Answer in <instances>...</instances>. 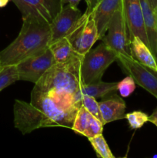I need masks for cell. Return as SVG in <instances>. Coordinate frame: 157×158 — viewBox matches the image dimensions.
<instances>
[{
	"mask_svg": "<svg viewBox=\"0 0 157 158\" xmlns=\"http://www.w3.org/2000/svg\"><path fill=\"white\" fill-rule=\"evenodd\" d=\"M88 140L95 151L97 157L101 158H115V156L112 154L103 134L88 138Z\"/></svg>",
	"mask_w": 157,
	"mask_h": 158,
	"instance_id": "ffe728a7",
	"label": "cell"
},
{
	"mask_svg": "<svg viewBox=\"0 0 157 158\" xmlns=\"http://www.w3.org/2000/svg\"><path fill=\"white\" fill-rule=\"evenodd\" d=\"M83 13L78 8L66 4L50 23V45L60 39L66 37L72 31Z\"/></svg>",
	"mask_w": 157,
	"mask_h": 158,
	"instance_id": "7c38bea8",
	"label": "cell"
},
{
	"mask_svg": "<svg viewBox=\"0 0 157 158\" xmlns=\"http://www.w3.org/2000/svg\"><path fill=\"white\" fill-rule=\"evenodd\" d=\"M13 113L15 127L22 134H29L38 128L49 127L46 117L30 102L15 100Z\"/></svg>",
	"mask_w": 157,
	"mask_h": 158,
	"instance_id": "ba28073f",
	"label": "cell"
},
{
	"mask_svg": "<svg viewBox=\"0 0 157 158\" xmlns=\"http://www.w3.org/2000/svg\"><path fill=\"white\" fill-rule=\"evenodd\" d=\"M87 5V9L86 11H89V12H92V11L95 9V8L96 7L97 5L99 4V2H100V0H85Z\"/></svg>",
	"mask_w": 157,
	"mask_h": 158,
	"instance_id": "d4e9b609",
	"label": "cell"
},
{
	"mask_svg": "<svg viewBox=\"0 0 157 158\" xmlns=\"http://www.w3.org/2000/svg\"><path fill=\"white\" fill-rule=\"evenodd\" d=\"M130 52L132 58L142 64L157 71V63L149 46L138 36L130 41Z\"/></svg>",
	"mask_w": 157,
	"mask_h": 158,
	"instance_id": "ac0fdd59",
	"label": "cell"
},
{
	"mask_svg": "<svg viewBox=\"0 0 157 158\" xmlns=\"http://www.w3.org/2000/svg\"><path fill=\"white\" fill-rule=\"evenodd\" d=\"M103 127L104 124L101 120L92 115L83 106H80L71 129L75 134L90 138L103 134Z\"/></svg>",
	"mask_w": 157,
	"mask_h": 158,
	"instance_id": "4fadbf2b",
	"label": "cell"
},
{
	"mask_svg": "<svg viewBox=\"0 0 157 158\" xmlns=\"http://www.w3.org/2000/svg\"><path fill=\"white\" fill-rule=\"evenodd\" d=\"M152 10L157 14V0H147Z\"/></svg>",
	"mask_w": 157,
	"mask_h": 158,
	"instance_id": "83f0119b",
	"label": "cell"
},
{
	"mask_svg": "<svg viewBox=\"0 0 157 158\" xmlns=\"http://www.w3.org/2000/svg\"><path fill=\"white\" fill-rule=\"evenodd\" d=\"M102 41L118 55L132 56L130 42L122 5L112 15Z\"/></svg>",
	"mask_w": 157,
	"mask_h": 158,
	"instance_id": "8992f818",
	"label": "cell"
},
{
	"mask_svg": "<svg viewBox=\"0 0 157 158\" xmlns=\"http://www.w3.org/2000/svg\"><path fill=\"white\" fill-rule=\"evenodd\" d=\"M18 80L16 66H8L0 69V92Z\"/></svg>",
	"mask_w": 157,
	"mask_h": 158,
	"instance_id": "44dd1931",
	"label": "cell"
},
{
	"mask_svg": "<svg viewBox=\"0 0 157 158\" xmlns=\"http://www.w3.org/2000/svg\"><path fill=\"white\" fill-rule=\"evenodd\" d=\"M117 60V54L103 42L83 56L81 79L83 85L101 81L107 68Z\"/></svg>",
	"mask_w": 157,
	"mask_h": 158,
	"instance_id": "277c9868",
	"label": "cell"
},
{
	"mask_svg": "<svg viewBox=\"0 0 157 158\" xmlns=\"http://www.w3.org/2000/svg\"><path fill=\"white\" fill-rule=\"evenodd\" d=\"M135 85L136 83L133 78L131 76L128 75L123 80L118 82L117 89L122 97H128L134 92L135 89Z\"/></svg>",
	"mask_w": 157,
	"mask_h": 158,
	"instance_id": "cb8c5ba5",
	"label": "cell"
},
{
	"mask_svg": "<svg viewBox=\"0 0 157 158\" xmlns=\"http://www.w3.org/2000/svg\"><path fill=\"white\" fill-rule=\"evenodd\" d=\"M149 122L153 123L157 127V109L152 112V114L150 116H149Z\"/></svg>",
	"mask_w": 157,
	"mask_h": 158,
	"instance_id": "4316f807",
	"label": "cell"
},
{
	"mask_svg": "<svg viewBox=\"0 0 157 158\" xmlns=\"http://www.w3.org/2000/svg\"><path fill=\"white\" fill-rule=\"evenodd\" d=\"M78 103L80 106H83L85 109L87 110L89 113H91L92 115L95 116V117H97L99 120L103 122V119H102L101 114H100L99 102H97L96 99L92 97H89V96H83L78 100Z\"/></svg>",
	"mask_w": 157,
	"mask_h": 158,
	"instance_id": "603a6c76",
	"label": "cell"
},
{
	"mask_svg": "<svg viewBox=\"0 0 157 158\" xmlns=\"http://www.w3.org/2000/svg\"><path fill=\"white\" fill-rule=\"evenodd\" d=\"M81 1L82 0H62V2L64 5L68 4L73 8H78V3Z\"/></svg>",
	"mask_w": 157,
	"mask_h": 158,
	"instance_id": "484cf974",
	"label": "cell"
},
{
	"mask_svg": "<svg viewBox=\"0 0 157 158\" xmlns=\"http://www.w3.org/2000/svg\"><path fill=\"white\" fill-rule=\"evenodd\" d=\"M118 83H106L103 81H99L90 84L83 85L74 94V98L75 101L81 98L83 96H89L94 98H103L110 94H115L117 89Z\"/></svg>",
	"mask_w": 157,
	"mask_h": 158,
	"instance_id": "e0dca14e",
	"label": "cell"
},
{
	"mask_svg": "<svg viewBox=\"0 0 157 158\" xmlns=\"http://www.w3.org/2000/svg\"><path fill=\"white\" fill-rule=\"evenodd\" d=\"M83 56L76 54L65 63L52 65L35 84L34 87L42 91H64L74 94L83 85L81 79Z\"/></svg>",
	"mask_w": 157,
	"mask_h": 158,
	"instance_id": "3957f363",
	"label": "cell"
},
{
	"mask_svg": "<svg viewBox=\"0 0 157 158\" xmlns=\"http://www.w3.org/2000/svg\"><path fill=\"white\" fill-rule=\"evenodd\" d=\"M149 47L157 63V14L152 10L147 0H140Z\"/></svg>",
	"mask_w": 157,
	"mask_h": 158,
	"instance_id": "2e32d148",
	"label": "cell"
},
{
	"mask_svg": "<svg viewBox=\"0 0 157 158\" xmlns=\"http://www.w3.org/2000/svg\"><path fill=\"white\" fill-rule=\"evenodd\" d=\"M99 106L104 125L115 120H123L126 117V103L115 93L103 97V100L99 102Z\"/></svg>",
	"mask_w": 157,
	"mask_h": 158,
	"instance_id": "5bb4252c",
	"label": "cell"
},
{
	"mask_svg": "<svg viewBox=\"0 0 157 158\" xmlns=\"http://www.w3.org/2000/svg\"><path fill=\"white\" fill-rule=\"evenodd\" d=\"M2 69V68H0V69Z\"/></svg>",
	"mask_w": 157,
	"mask_h": 158,
	"instance_id": "f546056e",
	"label": "cell"
},
{
	"mask_svg": "<svg viewBox=\"0 0 157 158\" xmlns=\"http://www.w3.org/2000/svg\"><path fill=\"white\" fill-rule=\"evenodd\" d=\"M50 23L32 17L22 19L18 36L0 52V67L17 65L22 60L44 52L50 46Z\"/></svg>",
	"mask_w": 157,
	"mask_h": 158,
	"instance_id": "6da1fadb",
	"label": "cell"
},
{
	"mask_svg": "<svg viewBox=\"0 0 157 158\" xmlns=\"http://www.w3.org/2000/svg\"><path fill=\"white\" fill-rule=\"evenodd\" d=\"M122 7L127 26L129 42L134 36H138L149 46L140 0H122Z\"/></svg>",
	"mask_w": 157,
	"mask_h": 158,
	"instance_id": "8fae6325",
	"label": "cell"
},
{
	"mask_svg": "<svg viewBox=\"0 0 157 158\" xmlns=\"http://www.w3.org/2000/svg\"><path fill=\"white\" fill-rule=\"evenodd\" d=\"M49 48L53 54L55 63L67 62L78 54L74 51L67 37L60 39L58 41L52 43Z\"/></svg>",
	"mask_w": 157,
	"mask_h": 158,
	"instance_id": "d6986e66",
	"label": "cell"
},
{
	"mask_svg": "<svg viewBox=\"0 0 157 158\" xmlns=\"http://www.w3.org/2000/svg\"><path fill=\"white\" fill-rule=\"evenodd\" d=\"M121 5L122 0H100L92 11L100 40L106 35L112 15Z\"/></svg>",
	"mask_w": 157,
	"mask_h": 158,
	"instance_id": "9a60e30c",
	"label": "cell"
},
{
	"mask_svg": "<svg viewBox=\"0 0 157 158\" xmlns=\"http://www.w3.org/2000/svg\"><path fill=\"white\" fill-rule=\"evenodd\" d=\"M30 103L46 117L49 127L72 128L80 105L74 94L64 91H42L34 87Z\"/></svg>",
	"mask_w": 157,
	"mask_h": 158,
	"instance_id": "7a4b0ae2",
	"label": "cell"
},
{
	"mask_svg": "<svg viewBox=\"0 0 157 158\" xmlns=\"http://www.w3.org/2000/svg\"><path fill=\"white\" fill-rule=\"evenodd\" d=\"M0 68H1V67H0Z\"/></svg>",
	"mask_w": 157,
	"mask_h": 158,
	"instance_id": "4dcf8cb0",
	"label": "cell"
},
{
	"mask_svg": "<svg viewBox=\"0 0 157 158\" xmlns=\"http://www.w3.org/2000/svg\"><path fill=\"white\" fill-rule=\"evenodd\" d=\"M55 63L53 54L49 47L44 52L29 57L15 65L18 80L29 81L35 84L43 74Z\"/></svg>",
	"mask_w": 157,
	"mask_h": 158,
	"instance_id": "9c48e42d",
	"label": "cell"
},
{
	"mask_svg": "<svg viewBox=\"0 0 157 158\" xmlns=\"http://www.w3.org/2000/svg\"><path fill=\"white\" fill-rule=\"evenodd\" d=\"M9 2V0H0V8L6 6Z\"/></svg>",
	"mask_w": 157,
	"mask_h": 158,
	"instance_id": "f1b7e54d",
	"label": "cell"
},
{
	"mask_svg": "<svg viewBox=\"0 0 157 158\" xmlns=\"http://www.w3.org/2000/svg\"><path fill=\"white\" fill-rule=\"evenodd\" d=\"M66 37L76 53L83 56L90 50L99 40L93 12L86 11Z\"/></svg>",
	"mask_w": 157,
	"mask_h": 158,
	"instance_id": "5b68a950",
	"label": "cell"
},
{
	"mask_svg": "<svg viewBox=\"0 0 157 158\" xmlns=\"http://www.w3.org/2000/svg\"><path fill=\"white\" fill-rule=\"evenodd\" d=\"M22 15L51 23L64 6L62 0H11Z\"/></svg>",
	"mask_w": 157,
	"mask_h": 158,
	"instance_id": "30bf717a",
	"label": "cell"
},
{
	"mask_svg": "<svg viewBox=\"0 0 157 158\" xmlns=\"http://www.w3.org/2000/svg\"><path fill=\"white\" fill-rule=\"evenodd\" d=\"M117 62L125 73L131 76L135 83L157 99V71L142 64L132 56L118 55Z\"/></svg>",
	"mask_w": 157,
	"mask_h": 158,
	"instance_id": "52a82bcc",
	"label": "cell"
},
{
	"mask_svg": "<svg viewBox=\"0 0 157 158\" xmlns=\"http://www.w3.org/2000/svg\"><path fill=\"white\" fill-rule=\"evenodd\" d=\"M125 118L127 120L131 129L141 128L146 123L149 122V116L143 111L136 110L126 114Z\"/></svg>",
	"mask_w": 157,
	"mask_h": 158,
	"instance_id": "7402d4cb",
	"label": "cell"
}]
</instances>
